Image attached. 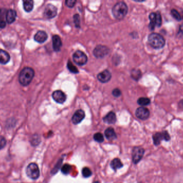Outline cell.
<instances>
[{
    "label": "cell",
    "mask_w": 183,
    "mask_h": 183,
    "mask_svg": "<svg viewBox=\"0 0 183 183\" xmlns=\"http://www.w3.org/2000/svg\"><path fill=\"white\" fill-rule=\"evenodd\" d=\"M123 163L119 159H115L111 162L110 166L112 167V169L114 170H116L117 169H120L123 167Z\"/></svg>",
    "instance_id": "cell-21"
},
{
    "label": "cell",
    "mask_w": 183,
    "mask_h": 183,
    "mask_svg": "<svg viewBox=\"0 0 183 183\" xmlns=\"http://www.w3.org/2000/svg\"><path fill=\"white\" fill-rule=\"evenodd\" d=\"M155 17H156V26L160 27L162 23V19L161 15L159 12H155Z\"/></svg>",
    "instance_id": "cell-27"
},
{
    "label": "cell",
    "mask_w": 183,
    "mask_h": 183,
    "mask_svg": "<svg viewBox=\"0 0 183 183\" xmlns=\"http://www.w3.org/2000/svg\"><path fill=\"white\" fill-rule=\"evenodd\" d=\"M10 55L6 51L0 49V63L5 65L10 60Z\"/></svg>",
    "instance_id": "cell-18"
},
{
    "label": "cell",
    "mask_w": 183,
    "mask_h": 183,
    "mask_svg": "<svg viewBox=\"0 0 183 183\" xmlns=\"http://www.w3.org/2000/svg\"><path fill=\"white\" fill-rule=\"evenodd\" d=\"M48 35L47 33L43 31H39L35 35L34 39L35 41L39 43H43L47 40Z\"/></svg>",
    "instance_id": "cell-15"
},
{
    "label": "cell",
    "mask_w": 183,
    "mask_h": 183,
    "mask_svg": "<svg viewBox=\"0 0 183 183\" xmlns=\"http://www.w3.org/2000/svg\"><path fill=\"white\" fill-rule=\"evenodd\" d=\"M67 68L69 69L70 71H71V73H72L77 74L79 72L77 68L75 67V66L73 65V64H72V63L70 61H68L67 64Z\"/></svg>",
    "instance_id": "cell-26"
},
{
    "label": "cell",
    "mask_w": 183,
    "mask_h": 183,
    "mask_svg": "<svg viewBox=\"0 0 183 183\" xmlns=\"http://www.w3.org/2000/svg\"><path fill=\"white\" fill-rule=\"evenodd\" d=\"M82 174L83 177L88 178L90 176H91L92 173L90 168H88L87 167H85V168H83L82 170Z\"/></svg>",
    "instance_id": "cell-28"
},
{
    "label": "cell",
    "mask_w": 183,
    "mask_h": 183,
    "mask_svg": "<svg viewBox=\"0 0 183 183\" xmlns=\"http://www.w3.org/2000/svg\"><path fill=\"white\" fill-rule=\"evenodd\" d=\"M73 21L75 27L80 28V17L79 15L75 14L73 16Z\"/></svg>",
    "instance_id": "cell-31"
},
{
    "label": "cell",
    "mask_w": 183,
    "mask_h": 183,
    "mask_svg": "<svg viewBox=\"0 0 183 183\" xmlns=\"http://www.w3.org/2000/svg\"><path fill=\"white\" fill-rule=\"evenodd\" d=\"M35 76V71L32 68L25 67L20 71L19 75V82L23 86H27L30 83Z\"/></svg>",
    "instance_id": "cell-1"
},
{
    "label": "cell",
    "mask_w": 183,
    "mask_h": 183,
    "mask_svg": "<svg viewBox=\"0 0 183 183\" xmlns=\"http://www.w3.org/2000/svg\"><path fill=\"white\" fill-rule=\"evenodd\" d=\"M179 106L180 108L183 109V100H181L179 103Z\"/></svg>",
    "instance_id": "cell-37"
},
{
    "label": "cell",
    "mask_w": 183,
    "mask_h": 183,
    "mask_svg": "<svg viewBox=\"0 0 183 183\" xmlns=\"http://www.w3.org/2000/svg\"><path fill=\"white\" fill-rule=\"evenodd\" d=\"M94 140L98 142V143H101L104 142V135L100 133H97L94 135Z\"/></svg>",
    "instance_id": "cell-30"
},
{
    "label": "cell",
    "mask_w": 183,
    "mask_h": 183,
    "mask_svg": "<svg viewBox=\"0 0 183 183\" xmlns=\"http://www.w3.org/2000/svg\"><path fill=\"white\" fill-rule=\"evenodd\" d=\"M73 60L77 65H85L87 62V57L85 53L80 51H77L73 54Z\"/></svg>",
    "instance_id": "cell-5"
},
{
    "label": "cell",
    "mask_w": 183,
    "mask_h": 183,
    "mask_svg": "<svg viewBox=\"0 0 183 183\" xmlns=\"http://www.w3.org/2000/svg\"><path fill=\"white\" fill-rule=\"evenodd\" d=\"M85 117V113L83 110H78L75 111L72 118V122L75 125H77L81 122Z\"/></svg>",
    "instance_id": "cell-12"
},
{
    "label": "cell",
    "mask_w": 183,
    "mask_h": 183,
    "mask_svg": "<svg viewBox=\"0 0 183 183\" xmlns=\"http://www.w3.org/2000/svg\"><path fill=\"white\" fill-rule=\"evenodd\" d=\"M33 6L34 2L32 0H25L23 1V7L26 12H30L33 10Z\"/></svg>",
    "instance_id": "cell-20"
},
{
    "label": "cell",
    "mask_w": 183,
    "mask_h": 183,
    "mask_svg": "<svg viewBox=\"0 0 183 183\" xmlns=\"http://www.w3.org/2000/svg\"><path fill=\"white\" fill-rule=\"evenodd\" d=\"M171 15L173 19H175L177 21L181 20V17L179 12L175 9H172L171 10Z\"/></svg>",
    "instance_id": "cell-25"
},
{
    "label": "cell",
    "mask_w": 183,
    "mask_h": 183,
    "mask_svg": "<svg viewBox=\"0 0 183 183\" xmlns=\"http://www.w3.org/2000/svg\"><path fill=\"white\" fill-rule=\"evenodd\" d=\"M149 44L155 49H161L165 46V40L162 36L157 33H152L148 37Z\"/></svg>",
    "instance_id": "cell-2"
},
{
    "label": "cell",
    "mask_w": 183,
    "mask_h": 183,
    "mask_svg": "<svg viewBox=\"0 0 183 183\" xmlns=\"http://www.w3.org/2000/svg\"><path fill=\"white\" fill-rule=\"evenodd\" d=\"M128 11V7L127 4L124 2L117 3L112 8V12L114 17L117 19H124Z\"/></svg>",
    "instance_id": "cell-3"
},
{
    "label": "cell",
    "mask_w": 183,
    "mask_h": 183,
    "mask_svg": "<svg viewBox=\"0 0 183 183\" xmlns=\"http://www.w3.org/2000/svg\"><path fill=\"white\" fill-rule=\"evenodd\" d=\"M177 35L179 37H183V24L180 25Z\"/></svg>",
    "instance_id": "cell-36"
},
{
    "label": "cell",
    "mask_w": 183,
    "mask_h": 183,
    "mask_svg": "<svg viewBox=\"0 0 183 183\" xmlns=\"http://www.w3.org/2000/svg\"><path fill=\"white\" fill-rule=\"evenodd\" d=\"M71 165L68 164H64L63 167H62L61 168V171L64 174V175H67L70 173V170H71Z\"/></svg>",
    "instance_id": "cell-29"
},
{
    "label": "cell",
    "mask_w": 183,
    "mask_h": 183,
    "mask_svg": "<svg viewBox=\"0 0 183 183\" xmlns=\"http://www.w3.org/2000/svg\"><path fill=\"white\" fill-rule=\"evenodd\" d=\"M104 135L106 138L109 140H114L117 138L116 132L112 128H108L104 132Z\"/></svg>",
    "instance_id": "cell-19"
},
{
    "label": "cell",
    "mask_w": 183,
    "mask_h": 183,
    "mask_svg": "<svg viewBox=\"0 0 183 183\" xmlns=\"http://www.w3.org/2000/svg\"><path fill=\"white\" fill-rule=\"evenodd\" d=\"M17 17V12L14 10L9 9L6 12V19L8 24H11L14 22Z\"/></svg>",
    "instance_id": "cell-16"
},
{
    "label": "cell",
    "mask_w": 183,
    "mask_h": 183,
    "mask_svg": "<svg viewBox=\"0 0 183 183\" xmlns=\"http://www.w3.org/2000/svg\"><path fill=\"white\" fill-rule=\"evenodd\" d=\"M57 14V9L53 4H49L46 6L44 11L45 17L48 19L54 18Z\"/></svg>",
    "instance_id": "cell-8"
},
{
    "label": "cell",
    "mask_w": 183,
    "mask_h": 183,
    "mask_svg": "<svg viewBox=\"0 0 183 183\" xmlns=\"http://www.w3.org/2000/svg\"><path fill=\"white\" fill-rule=\"evenodd\" d=\"M144 149L139 147H135L132 151V160L134 164L139 163L144 155Z\"/></svg>",
    "instance_id": "cell-9"
},
{
    "label": "cell",
    "mask_w": 183,
    "mask_h": 183,
    "mask_svg": "<svg viewBox=\"0 0 183 183\" xmlns=\"http://www.w3.org/2000/svg\"><path fill=\"white\" fill-rule=\"evenodd\" d=\"M104 122L108 124H114L116 121V116L113 112H110L104 118Z\"/></svg>",
    "instance_id": "cell-17"
},
{
    "label": "cell",
    "mask_w": 183,
    "mask_h": 183,
    "mask_svg": "<svg viewBox=\"0 0 183 183\" xmlns=\"http://www.w3.org/2000/svg\"><path fill=\"white\" fill-rule=\"evenodd\" d=\"M52 97H53V100L59 104H63L65 102L67 99V96L65 95V94L61 90L55 91L53 93Z\"/></svg>",
    "instance_id": "cell-11"
},
{
    "label": "cell",
    "mask_w": 183,
    "mask_h": 183,
    "mask_svg": "<svg viewBox=\"0 0 183 183\" xmlns=\"http://www.w3.org/2000/svg\"><path fill=\"white\" fill-rule=\"evenodd\" d=\"M131 77L136 81H138L140 79L142 76L141 72L138 69H133L131 73Z\"/></svg>",
    "instance_id": "cell-23"
},
{
    "label": "cell",
    "mask_w": 183,
    "mask_h": 183,
    "mask_svg": "<svg viewBox=\"0 0 183 183\" xmlns=\"http://www.w3.org/2000/svg\"><path fill=\"white\" fill-rule=\"evenodd\" d=\"M149 19L150 20V23L149 24V28L151 31L154 30L156 27V17H155V12H152L149 16Z\"/></svg>",
    "instance_id": "cell-22"
},
{
    "label": "cell",
    "mask_w": 183,
    "mask_h": 183,
    "mask_svg": "<svg viewBox=\"0 0 183 183\" xmlns=\"http://www.w3.org/2000/svg\"><path fill=\"white\" fill-rule=\"evenodd\" d=\"M6 141L5 138L0 135V150L4 148L6 145Z\"/></svg>",
    "instance_id": "cell-32"
},
{
    "label": "cell",
    "mask_w": 183,
    "mask_h": 183,
    "mask_svg": "<svg viewBox=\"0 0 183 183\" xmlns=\"http://www.w3.org/2000/svg\"><path fill=\"white\" fill-rule=\"evenodd\" d=\"M62 161L63 160H61L58 162V164L56 165L55 168L53 169V173H55L57 171H58V169H59L60 167H61V165L62 163Z\"/></svg>",
    "instance_id": "cell-35"
},
{
    "label": "cell",
    "mask_w": 183,
    "mask_h": 183,
    "mask_svg": "<svg viewBox=\"0 0 183 183\" xmlns=\"http://www.w3.org/2000/svg\"><path fill=\"white\" fill-rule=\"evenodd\" d=\"M112 74L108 70H104L98 75V79L102 83H107L110 81Z\"/></svg>",
    "instance_id": "cell-13"
},
{
    "label": "cell",
    "mask_w": 183,
    "mask_h": 183,
    "mask_svg": "<svg viewBox=\"0 0 183 183\" xmlns=\"http://www.w3.org/2000/svg\"><path fill=\"white\" fill-rule=\"evenodd\" d=\"M26 173L30 179H37L40 176V170L38 165L36 163H31L27 166Z\"/></svg>",
    "instance_id": "cell-4"
},
{
    "label": "cell",
    "mask_w": 183,
    "mask_h": 183,
    "mask_svg": "<svg viewBox=\"0 0 183 183\" xmlns=\"http://www.w3.org/2000/svg\"><path fill=\"white\" fill-rule=\"evenodd\" d=\"M137 103L139 105H140L141 106H147V105H148L149 104H150L151 103V100L150 99H149L148 98H139L138 100Z\"/></svg>",
    "instance_id": "cell-24"
},
{
    "label": "cell",
    "mask_w": 183,
    "mask_h": 183,
    "mask_svg": "<svg viewBox=\"0 0 183 183\" xmlns=\"http://www.w3.org/2000/svg\"><path fill=\"white\" fill-rule=\"evenodd\" d=\"M53 40V47L55 52H59L61 51V47L62 46V40L59 36L57 35L53 36L52 38Z\"/></svg>",
    "instance_id": "cell-14"
},
{
    "label": "cell",
    "mask_w": 183,
    "mask_h": 183,
    "mask_svg": "<svg viewBox=\"0 0 183 183\" xmlns=\"http://www.w3.org/2000/svg\"><path fill=\"white\" fill-rule=\"evenodd\" d=\"M75 3H76V1L67 0V1H65V5L68 6L69 8H72V7L75 6Z\"/></svg>",
    "instance_id": "cell-33"
},
{
    "label": "cell",
    "mask_w": 183,
    "mask_h": 183,
    "mask_svg": "<svg viewBox=\"0 0 183 183\" xmlns=\"http://www.w3.org/2000/svg\"><path fill=\"white\" fill-rule=\"evenodd\" d=\"M94 183H100L99 181H96V182H94Z\"/></svg>",
    "instance_id": "cell-38"
},
{
    "label": "cell",
    "mask_w": 183,
    "mask_h": 183,
    "mask_svg": "<svg viewBox=\"0 0 183 183\" xmlns=\"http://www.w3.org/2000/svg\"><path fill=\"white\" fill-rule=\"evenodd\" d=\"M153 142L155 145H159L162 140L169 141L170 136L167 131H164L162 132L155 133L152 136Z\"/></svg>",
    "instance_id": "cell-6"
},
{
    "label": "cell",
    "mask_w": 183,
    "mask_h": 183,
    "mask_svg": "<svg viewBox=\"0 0 183 183\" xmlns=\"http://www.w3.org/2000/svg\"><path fill=\"white\" fill-rule=\"evenodd\" d=\"M112 93V95L116 97H118L121 95V92H120V90L117 89V88L113 90Z\"/></svg>",
    "instance_id": "cell-34"
},
{
    "label": "cell",
    "mask_w": 183,
    "mask_h": 183,
    "mask_svg": "<svg viewBox=\"0 0 183 183\" xmlns=\"http://www.w3.org/2000/svg\"><path fill=\"white\" fill-rule=\"evenodd\" d=\"M150 115V112L148 109L144 107H140L136 109V116L141 120H146Z\"/></svg>",
    "instance_id": "cell-10"
},
{
    "label": "cell",
    "mask_w": 183,
    "mask_h": 183,
    "mask_svg": "<svg viewBox=\"0 0 183 183\" xmlns=\"http://www.w3.org/2000/svg\"><path fill=\"white\" fill-rule=\"evenodd\" d=\"M109 53V49L105 46L98 45L94 49L93 54L96 57L102 58Z\"/></svg>",
    "instance_id": "cell-7"
}]
</instances>
